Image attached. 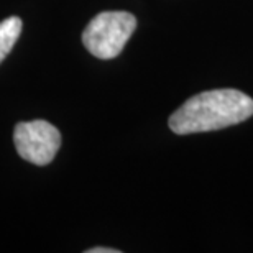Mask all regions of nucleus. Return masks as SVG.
<instances>
[{"label": "nucleus", "instance_id": "5", "mask_svg": "<svg viewBox=\"0 0 253 253\" xmlns=\"http://www.w3.org/2000/svg\"><path fill=\"white\" fill-rule=\"evenodd\" d=\"M85 253H120L117 249H105V247H94V249L85 250Z\"/></svg>", "mask_w": 253, "mask_h": 253}, {"label": "nucleus", "instance_id": "1", "mask_svg": "<svg viewBox=\"0 0 253 253\" xmlns=\"http://www.w3.org/2000/svg\"><path fill=\"white\" fill-rule=\"evenodd\" d=\"M253 115V99L239 89L206 90L188 99L169 117L178 135L214 131L242 124Z\"/></svg>", "mask_w": 253, "mask_h": 253}, {"label": "nucleus", "instance_id": "2", "mask_svg": "<svg viewBox=\"0 0 253 253\" xmlns=\"http://www.w3.org/2000/svg\"><path fill=\"white\" fill-rule=\"evenodd\" d=\"M136 28V18L128 12H102L90 20L83 33L85 49L99 59H114Z\"/></svg>", "mask_w": 253, "mask_h": 253}, {"label": "nucleus", "instance_id": "3", "mask_svg": "<svg viewBox=\"0 0 253 253\" xmlns=\"http://www.w3.org/2000/svg\"><path fill=\"white\" fill-rule=\"evenodd\" d=\"M13 141L23 160L37 166H46L54 160L61 146V133L46 120H32L15 126Z\"/></svg>", "mask_w": 253, "mask_h": 253}, {"label": "nucleus", "instance_id": "4", "mask_svg": "<svg viewBox=\"0 0 253 253\" xmlns=\"http://www.w3.org/2000/svg\"><path fill=\"white\" fill-rule=\"evenodd\" d=\"M22 20L18 17H10L3 22H0V63L7 58V54L12 51L13 44L22 33Z\"/></svg>", "mask_w": 253, "mask_h": 253}]
</instances>
